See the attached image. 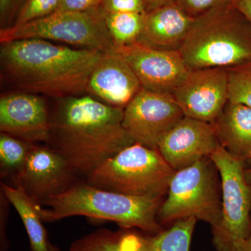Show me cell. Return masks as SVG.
Listing matches in <instances>:
<instances>
[{"label":"cell","instance_id":"28","mask_svg":"<svg viewBox=\"0 0 251 251\" xmlns=\"http://www.w3.org/2000/svg\"><path fill=\"white\" fill-rule=\"evenodd\" d=\"M25 0H0V16L1 22L12 17L18 7L21 9Z\"/></svg>","mask_w":251,"mask_h":251},{"label":"cell","instance_id":"32","mask_svg":"<svg viewBox=\"0 0 251 251\" xmlns=\"http://www.w3.org/2000/svg\"><path fill=\"white\" fill-rule=\"evenodd\" d=\"M244 175H245L246 179H247L248 183L251 185V165L249 166V168H245Z\"/></svg>","mask_w":251,"mask_h":251},{"label":"cell","instance_id":"21","mask_svg":"<svg viewBox=\"0 0 251 251\" xmlns=\"http://www.w3.org/2000/svg\"><path fill=\"white\" fill-rule=\"evenodd\" d=\"M142 13H106L107 29L116 48L133 45L138 42L145 23Z\"/></svg>","mask_w":251,"mask_h":251},{"label":"cell","instance_id":"31","mask_svg":"<svg viewBox=\"0 0 251 251\" xmlns=\"http://www.w3.org/2000/svg\"><path fill=\"white\" fill-rule=\"evenodd\" d=\"M239 251H251V236L247 242L243 244L242 248Z\"/></svg>","mask_w":251,"mask_h":251},{"label":"cell","instance_id":"1","mask_svg":"<svg viewBox=\"0 0 251 251\" xmlns=\"http://www.w3.org/2000/svg\"><path fill=\"white\" fill-rule=\"evenodd\" d=\"M50 115L46 145L62 155L75 173L88 175L135 143L123 126L125 108L88 94L59 99Z\"/></svg>","mask_w":251,"mask_h":251},{"label":"cell","instance_id":"2","mask_svg":"<svg viewBox=\"0 0 251 251\" xmlns=\"http://www.w3.org/2000/svg\"><path fill=\"white\" fill-rule=\"evenodd\" d=\"M104 52L73 49L39 39L1 43V74L20 92L58 99L86 94L92 71Z\"/></svg>","mask_w":251,"mask_h":251},{"label":"cell","instance_id":"20","mask_svg":"<svg viewBox=\"0 0 251 251\" xmlns=\"http://www.w3.org/2000/svg\"><path fill=\"white\" fill-rule=\"evenodd\" d=\"M138 243V234L102 228L74 241L69 251H137Z\"/></svg>","mask_w":251,"mask_h":251},{"label":"cell","instance_id":"22","mask_svg":"<svg viewBox=\"0 0 251 251\" xmlns=\"http://www.w3.org/2000/svg\"><path fill=\"white\" fill-rule=\"evenodd\" d=\"M33 145L12 135L0 134V166L1 176H14L23 169Z\"/></svg>","mask_w":251,"mask_h":251},{"label":"cell","instance_id":"7","mask_svg":"<svg viewBox=\"0 0 251 251\" xmlns=\"http://www.w3.org/2000/svg\"><path fill=\"white\" fill-rule=\"evenodd\" d=\"M105 14L101 6L83 12L57 11L23 25L1 28L0 43L39 39L110 52L117 48L107 29Z\"/></svg>","mask_w":251,"mask_h":251},{"label":"cell","instance_id":"27","mask_svg":"<svg viewBox=\"0 0 251 251\" xmlns=\"http://www.w3.org/2000/svg\"><path fill=\"white\" fill-rule=\"evenodd\" d=\"M103 0H62L57 11L83 12L100 6Z\"/></svg>","mask_w":251,"mask_h":251},{"label":"cell","instance_id":"8","mask_svg":"<svg viewBox=\"0 0 251 251\" xmlns=\"http://www.w3.org/2000/svg\"><path fill=\"white\" fill-rule=\"evenodd\" d=\"M221 181L222 216L212 229L218 251H239L251 236V185L246 179L244 161L220 146L209 156Z\"/></svg>","mask_w":251,"mask_h":251},{"label":"cell","instance_id":"15","mask_svg":"<svg viewBox=\"0 0 251 251\" xmlns=\"http://www.w3.org/2000/svg\"><path fill=\"white\" fill-rule=\"evenodd\" d=\"M143 88L129 63L117 50L104 52L87 82L86 94L125 108Z\"/></svg>","mask_w":251,"mask_h":251},{"label":"cell","instance_id":"12","mask_svg":"<svg viewBox=\"0 0 251 251\" xmlns=\"http://www.w3.org/2000/svg\"><path fill=\"white\" fill-rule=\"evenodd\" d=\"M117 50L129 63L142 87L151 92L172 95L190 72L179 51L153 49L138 43Z\"/></svg>","mask_w":251,"mask_h":251},{"label":"cell","instance_id":"30","mask_svg":"<svg viewBox=\"0 0 251 251\" xmlns=\"http://www.w3.org/2000/svg\"><path fill=\"white\" fill-rule=\"evenodd\" d=\"M238 9L251 23V0H232Z\"/></svg>","mask_w":251,"mask_h":251},{"label":"cell","instance_id":"5","mask_svg":"<svg viewBox=\"0 0 251 251\" xmlns=\"http://www.w3.org/2000/svg\"><path fill=\"white\" fill-rule=\"evenodd\" d=\"M175 173L158 149L134 143L87 175V183L128 196L163 198Z\"/></svg>","mask_w":251,"mask_h":251},{"label":"cell","instance_id":"18","mask_svg":"<svg viewBox=\"0 0 251 251\" xmlns=\"http://www.w3.org/2000/svg\"><path fill=\"white\" fill-rule=\"evenodd\" d=\"M1 192L19 214L25 227L31 251H49L50 242L36 202L19 184H1Z\"/></svg>","mask_w":251,"mask_h":251},{"label":"cell","instance_id":"17","mask_svg":"<svg viewBox=\"0 0 251 251\" xmlns=\"http://www.w3.org/2000/svg\"><path fill=\"white\" fill-rule=\"evenodd\" d=\"M220 145L232 156L251 165V108L228 101L213 123Z\"/></svg>","mask_w":251,"mask_h":251},{"label":"cell","instance_id":"24","mask_svg":"<svg viewBox=\"0 0 251 251\" xmlns=\"http://www.w3.org/2000/svg\"><path fill=\"white\" fill-rule=\"evenodd\" d=\"M62 0H25L12 26H21L58 11Z\"/></svg>","mask_w":251,"mask_h":251},{"label":"cell","instance_id":"6","mask_svg":"<svg viewBox=\"0 0 251 251\" xmlns=\"http://www.w3.org/2000/svg\"><path fill=\"white\" fill-rule=\"evenodd\" d=\"M218 170L209 157L176 171L158 211L160 224L194 218L216 228L222 216Z\"/></svg>","mask_w":251,"mask_h":251},{"label":"cell","instance_id":"4","mask_svg":"<svg viewBox=\"0 0 251 251\" xmlns=\"http://www.w3.org/2000/svg\"><path fill=\"white\" fill-rule=\"evenodd\" d=\"M162 203V198L128 196L87 183L73 185L65 192L48 198L40 204L39 212L44 222L84 216L153 234L163 230L158 220Z\"/></svg>","mask_w":251,"mask_h":251},{"label":"cell","instance_id":"25","mask_svg":"<svg viewBox=\"0 0 251 251\" xmlns=\"http://www.w3.org/2000/svg\"><path fill=\"white\" fill-rule=\"evenodd\" d=\"M227 0H175V3L191 18H197Z\"/></svg>","mask_w":251,"mask_h":251},{"label":"cell","instance_id":"29","mask_svg":"<svg viewBox=\"0 0 251 251\" xmlns=\"http://www.w3.org/2000/svg\"><path fill=\"white\" fill-rule=\"evenodd\" d=\"M147 13L175 3V0H143Z\"/></svg>","mask_w":251,"mask_h":251},{"label":"cell","instance_id":"16","mask_svg":"<svg viewBox=\"0 0 251 251\" xmlns=\"http://www.w3.org/2000/svg\"><path fill=\"white\" fill-rule=\"evenodd\" d=\"M195 19L175 3L150 11L137 43L153 49L179 51Z\"/></svg>","mask_w":251,"mask_h":251},{"label":"cell","instance_id":"33","mask_svg":"<svg viewBox=\"0 0 251 251\" xmlns=\"http://www.w3.org/2000/svg\"><path fill=\"white\" fill-rule=\"evenodd\" d=\"M49 251H60V249H59V248L55 247V246L52 245V244H51L50 242L49 247Z\"/></svg>","mask_w":251,"mask_h":251},{"label":"cell","instance_id":"14","mask_svg":"<svg viewBox=\"0 0 251 251\" xmlns=\"http://www.w3.org/2000/svg\"><path fill=\"white\" fill-rule=\"evenodd\" d=\"M50 114L36 94L14 92L0 99V130L31 144L47 143Z\"/></svg>","mask_w":251,"mask_h":251},{"label":"cell","instance_id":"19","mask_svg":"<svg viewBox=\"0 0 251 251\" xmlns=\"http://www.w3.org/2000/svg\"><path fill=\"white\" fill-rule=\"evenodd\" d=\"M194 218L181 219L166 230L139 237L137 251H190L195 226Z\"/></svg>","mask_w":251,"mask_h":251},{"label":"cell","instance_id":"10","mask_svg":"<svg viewBox=\"0 0 251 251\" xmlns=\"http://www.w3.org/2000/svg\"><path fill=\"white\" fill-rule=\"evenodd\" d=\"M172 96L184 117L213 124L229 101L228 69L190 71Z\"/></svg>","mask_w":251,"mask_h":251},{"label":"cell","instance_id":"3","mask_svg":"<svg viewBox=\"0 0 251 251\" xmlns=\"http://www.w3.org/2000/svg\"><path fill=\"white\" fill-rule=\"evenodd\" d=\"M179 52L189 71L250 62L251 23L227 0L195 19Z\"/></svg>","mask_w":251,"mask_h":251},{"label":"cell","instance_id":"13","mask_svg":"<svg viewBox=\"0 0 251 251\" xmlns=\"http://www.w3.org/2000/svg\"><path fill=\"white\" fill-rule=\"evenodd\" d=\"M220 146L212 123L184 117L161 140L158 150L176 172L210 156Z\"/></svg>","mask_w":251,"mask_h":251},{"label":"cell","instance_id":"23","mask_svg":"<svg viewBox=\"0 0 251 251\" xmlns=\"http://www.w3.org/2000/svg\"><path fill=\"white\" fill-rule=\"evenodd\" d=\"M229 101L251 108V61L228 69Z\"/></svg>","mask_w":251,"mask_h":251},{"label":"cell","instance_id":"9","mask_svg":"<svg viewBox=\"0 0 251 251\" xmlns=\"http://www.w3.org/2000/svg\"><path fill=\"white\" fill-rule=\"evenodd\" d=\"M184 117L173 96L142 88L125 107L123 126L135 143L158 149Z\"/></svg>","mask_w":251,"mask_h":251},{"label":"cell","instance_id":"11","mask_svg":"<svg viewBox=\"0 0 251 251\" xmlns=\"http://www.w3.org/2000/svg\"><path fill=\"white\" fill-rule=\"evenodd\" d=\"M75 171L67 160L49 147L33 145L15 184H19L36 202L65 192L74 185Z\"/></svg>","mask_w":251,"mask_h":251},{"label":"cell","instance_id":"26","mask_svg":"<svg viewBox=\"0 0 251 251\" xmlns=\"http://www.w3.org/2000/svg\"><path fill=\"white\" fill-rule=\"evenodd\" d=\"M100 6L106 13H147L143 0H103Z\"/></svg>","mask_w":251,"mask_h":251}]
</instances>
